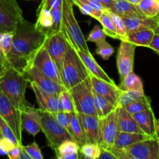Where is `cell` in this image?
Wrapping results in <instances>:
<instances>
[{
  "instance_id": "obj_18",
  "label": "cell",
  "mask_w": 159,
  "mask_h": 159,
  "mask_svg": "<svg viewBox=\"0 0 159 159\" xmlns=\"http://www.w3.org/2000/svg\"><path fill=\"white\" fill-rule=\"evenodd\" d=\"M90 76L94 91L107 99L112 105L116 107L119 92L118 86H117L115 83L106 82L91 75H90Z\"/></svg>"
},
{
  "instance_id": "obj_36",
  "label": "cell",
  "mask_w": 159,
  "mask_h": 159,
  "mask_svg": "<svg viewBox=\"0 0 159 159\" xmlns=\"http://www.w3.org/2000/svg\"><path fill=\"white\" fill-rule=\"evenodd\" d=\"M62 7H57L51 10L52 15V26L47 34V37L53 34L62 31Z\"/></svg>"
},
{
  "instance_id": "obj_44",
  "label": "cell",
  "mask_w": 159,
  "mask_h": 159,
  "mask_svg": "<svg viewBox=\"0 0 159 159\" xmlns=\"http://www.w3.org/2000/svg\"><path fill=\"white\" fill-rule=\"evenodd\" d=\"M106 37L105 34L103 31L102 28L98 25H95L92 30L89 34L88 37L87 38V41L93 42V43H98V42L101 41V40H105Z\"/></svg>"
},
{
  "instance_id": "obj_5",
  "label": "cell",
  "mask_w": 159,
  "mask_h": 159,
  "mask_svg": "<svg viewBox=\"0 0 159 159\" xmlns=\"http://www.w3.org/2000/svg\"><path fill=\"white\" fill-rule=\"evenodd\" d=\"M109 150L118 159H159L157 138L139 141L125 148H111Z\"/></svg>"
},
{
  "instance_id": "obj_25",
  "label": "cell",
  "mask_w": 159,
  "mask_h": 159,
  "mask_svg": "<svg viewBox=\"0 0 159 159\" xmlns=\"http://www.w3.org/2000/svg\"><path fill=\"white\" fill-rule=\"evenodd\" d=\"M149 136L143 134H137V133H129V132H118L116 138L115 140L113 146L112 148L117 149L125 148L129 145L139 142V141H144V140L149 139Z\"/></svg>"
},
{
  "instance_id": "obj_9",
  "label": "cell",
  "mask_w": 159,
  "mask_h": 159,
  "mask_svg": "<svg viewBox=\"0 0 159 159\" xmlns=\"http://www.w3.org/2000/svg\"><path fill=\"white\" fill-rule=\"evenodd\" d=\"M0 116L7 123L13 131L19 143L22 144L21 112L16 108L0 89Z\"/></svg>"
},
{
  "instance_id": "obj_32",
  "label": "cell",
  "mask_w": 159,
  "mask_h": 159,
  "mask_svg": "<svg viewBox=\"0 0 159 159\" xmlns=\"http://www.w3.org/2000/svg\"><path fill=\"white\" fill-rule=\"evenodd\" d=\"M137 6L147 18L157 17L159 13V0H141Z\"/></svg>"
},
{
  "instance_id": "obj_35",
  "label": "cell",
  "mask_w": 159,
  "mask_h": 159,
  "mask_svg": "<svg viewBox=\"0 0 159 159\" xmlns=\"http://www.w3.org/2000/svg\"><path fill=\"white\" fill-rule=\"evenodd\" d=\"M144 95V93H142V92L123 91V90L119 89L116 107H125Z\"/></svg>"
},
{
  "instance_id": "obj_46",
  "label": "cell",
  "mask_w": 159,
  "mask_h": 159,
  "mask_svg": "<svg viewBox=\"0 0 159 159\" xmlns=\"http://www.w3.org/2000/svg\"><path fill=\"white\" fill-rule=\"evenodd\" d=\"M63 0H41L39 6L49 10L57 7H62Z\"/></svg>"
},
{
  "instance_id": "obj_58",
  "label": "cell",
  "mask_w": 159,
  "mask_h": 159,
  "mask_svg": "<svg viewBox=\"0 0 159 159\" xmlns=\"http://www.w3.org/2000/svg\"><path fill=\"white\" fill-rule=\"evenodd\" d=\"M93 1H95L97 2H99L101 3V4H102V0H93Z\"/></svg>"
},
{
  "instance_id": "obj_26",
  "label": "cell",
  "mask_w": 159,
  "mask_h": 159,
  "mask_svg": "<svg viewBox=\"0 0 159 159\" xmlns=\"http://www.w3.org/2000/svg\"><path fill=\"white\" fill-rule=\"evenodd\" d=\"M154 34L155 33H154V30H138L130 33V34H127L125 40H126L137 47L149 48Z\"/></svg>"
},
{
  "instance_id": "obj_22",
  "label": "cell",
  "mask_w": 159,
  "mask_h": 159,
  "mask_svg": "<svg viewBox=\"0 0 159 159\" xmlns=\"http://www.w3.org/2000/svg\"><path fill=\"white\" fill-rule=\"evenodd\" d=\"M117 117H118V130L129 133L143 134L140 128L132 115L129 113L124 107H116Z\"/></svg>"
},
{
  "instance_id": "obj_24",
  "label": "cell",
  "mask_w": 159,
  "mask_h": 159,
  "mask_svg": "<svg viewBox=\"0 0 159 159\" xmlns=\"http://www.w3.org/2000/svg\"><path fill=\"white\" fill-rule=\"evenodd\" d=\"M59 159H79L80 146L73 140H65L54 150Z\"/></svg>"
},
{
  "instance_id": "obj_33",
  "label": "cell",
  "mask_w": 159,
  "mask_h": 159,
  "mask_svg": "<svg viewBox=\"0 0 159 159\" xmlns=\"http://www.w3.org/2000/svg\"><path fill=\"white\" fill-rule=\"evenodd\" d=\"M124 107L129 113L134 114V113H139V112L143 111L147 109L151 108V99L147 96H141L139 99L132 101L130 103L126 105Z\"/></svg>"
},
{
  "instance_id": "obj_30",
  "label": "cell",
  "mask_w": 159,
  "mask_h": 159,
  "mask_svg": "<svg viewBox=\"0 0 159 159\" xmlns=\"http://www.w3.org/2000/svg\"><path fill=\"white\" fill-rule=\"evenodd\" d=\"M93 96L94 102V107L97 112V116H98V117L100 118V119L107 116L108 113H110L111 112L113 111L115 109V107H116L114 105H112L111 102H109L106 99H104V97H102V96H100L99 94H98V93H97L96 92L94 91V90Z\"/></svg>"
},
{
  "instance_id": "obj_42",
  "label": "cell",
  "mask_w": 159,
  "mask_h": 159,
  "mask_svg": "<svg viewBox=\"0 0 159 159\" xmlns=\"http://www.w3.org/2000/svg\"><path fill=\"white\" fill-rule=\"evenodd\" d=\"M54 116L55 120L65 129L70 135L72 136V128H71V120H70V113L64 111L51 113Z\"/></svg>"
},
{
  "instance_id": "obj_20",
  "label": "cell",
  "mask_w": 159,
  "mask_h": 159,
  "mask_svg": "<svg viewBox=\"0 0 159 159\" xmlns=\"http://www.w3.org/2000/svg\"><path fill=\"white\" fill-rule=\"evenodd\" d=\"M108 10L123 18H146L138 6L126 0H115Z\"/></svg>"
},
{
  "instance_id": "obj_4",
  "label": "cell",
  "mask_w": 159,
  "mask_h": 159,
  "mask_svg": "<svg viewBox=\"0 0 159 159\" xmlns=\"http://www.w3.org/2000/svg\"><path fill=\"white\" fill-rule=\"evenodd\" d=\"M62 30L69 43L76 51L89 52L87 40L84 37L73 12L72 0H63L62 2Z\"/></svg>"
},
{
  "instance_id": "obj_50",
  "label": "cell",
  "mask_w": 159,
  "mask_h": 159,
  "mask_svg": "<svg viewBox=\"0 0 159 159\" xmlns=\"http://www.w3.org/2000/svg\"><path fill=\"white\" fill-rule=\"evenodd\" d=\"M148 48L153 50V51H155L157 54H159V35L158 34H154L152 41H151V44H150L149 48Z\"/></svg>"
},
{
  "instance_id": "obj_45",
  "label": "cell",
  "mask_w": 159,
  "mask_h": 159,
  "mask_svg": "<svg viewBox=\"0 0 159 159\" xmlns=\"http://www.w3.org/2000/svg\"><path fill=\"white\" fill-rule=\"evenodd\" d=\"M23 149L27 152L28 155L31 156V159H43V155L41 153L40 148L37 145L36 141H34L28 145L23 146Z\"/></svg>"
},
{
  "instance_id": "obj_54",
  "label": "cell",
  "mask_w": 159,
  "mask_h": 159,
  "mask_svg": "<svg viewBox=\"0 0 159 159\" xmlns=\"http://www.w3.org/2000/svg\"><path fill=\"white\" fill-rule=\"evenodd\" d=\"M126 1L129 2H130V3H132V4L137 6V5H138L139 3L141 2V0H126Z\"/></svg>"
},
{
  "instance_id": "obj_16",
  "label": "cell",
  "mask_w": 159,
  "mask_h": 159,
  "mask_svg": "<svg viewBox=\"0 0 159 159\" xmlns=\"http://www.w3.org/2000/svg\"><path fill=\"white\" fill-rule=\"evenodd\" d=\"M29 83L35 95L39 109L41 111L49 112V113L62 111L59 95L47 94L41 91L34 82H29Z\"/></svg>"
},
{
  "instance_id": "obj_56",
  "label": "cell",
  "mask_w": 159,
  "mask_h": 159,
  "mask_svg": "<svg viewBox=\"0 0 159 159\" xmlns=\"http://www.w3.org/2000/svg\"><path fill=\"white\" fill-rule=\"evenodd\" d=\"M154 33H155V34H158V35H159V19H157V27H156L155 29L154 30Z\"/></svg>"
},
{
  "instance_id": "obj_40",
  "label": "cell",
  "mask_w": 159,
  "mask_h": 159,
  "mask_svg": "<svg viewBox=\"0 0 159 159\" xmlns=\"http://www.w3.org/2000/svg\"><path fill=\"white\" fill-rule=\"evenodd\" d=\"M108 10V9H107ZM109 15L111 16L112 19V21H113L114 26H115V30H116L117 34L118 36V40H125L126 35H127V33H126V26H125V23L123 22V18L119 16L116 15V14L113 13V12H110L109 10H108Z\"/></svg>"
},
{
  "instance_id": "obj_10",
  "label": "cell",
  "mask_w": 159,
  "mask_h": 159,
  "mask_svg": "<svg viewBox=\"0 0 159 159\" xmlns=\"http://www.w3.org/2000/svg\"><path fill=\"white\" fill-rule=\"evenodd\" d=\"M30 66H34L45 76L62 85L60 72L45 48V43L34 54Z\"/></svg>"
},
{
  "instance_id": "obj_8",
  "label": "cell",
  "mask_w": 159,
  "mask_h": 159,
  "mask_svg": "<svg viewBox=\"0 0 159 159\" xmlns=\"http://www.w3.org/2000/svg\"><path fill=\"white\" fill-rule=\"evenodd\" d=\"M23 19L22 9L16 0H0V33L13 32Z\"/></svg>"
},
{
  "instance_id": "obj_6",
  "label": "cell",
  "mask_w": 159,
  "mask_h": 159,
  "mask_svg": "<svg viewBox=\"0 0 159 159\" xmlns=\"http://www.w3.org/2000/svg\"><path fill=\"white\" fill-rule=\"evenodd\" d=\"M69 91L73 98L76 113L97 116L90 75L83 82L70 89Z\"/></svg>"
},
{
  "instance_id": "obj_1",
  "label": "cell",
  "mask_w": 159,
  "mask_h": 159,
  "mask_svg": "<svg viewBox=\"0 0 159 159\" xmlns=\"http://www.w3.org/2000/svg\"><path fill=\"white\" fill-rule=\"evenodd\" d=\"M46 38V34L36 29L34 23L26 21L24 18L20 20L13 31L12 49L6 57L8 65L25 73Z\"/></svg>"
},
{
  "instance_id": "obj_3",
  "label": "cell",
  "mask_w": 159,
  "mask_h": 159,
  "mask_svg": "<svg viewBox=\"0 0 159 159\" xmlns=\"http://www.w3.org/2000/svg\"><path fill=\"white\" fill-rule=\"evenodd\" d=\"M60 75L62 85L66 89L75 86L90 75L76 50L70 44L64 57Z\"/></svg>"
},
{
  "instance_id": "obj_2",
  "label": "cell",
  "mask_w": 159,
  "mask_h": 159,
  "mask_svg": "<svg viewBox=\"0 0 159 159\" xmlns=\"http://www.w3.org/2000/svg\"><path fill=\"white\" fill-rule=\"evenodd\" d=\"M27 83L26 75L10 66L3 71L0 77V89L20 112L31 105L25 98Z\"/></svg>"
},
{
  "instance_id": "obj_55",
  "label": "cell",
  "mask_w": 159,
  "mask_h": 159,
  "mask_svg": "<svg viewBox=\"0 0 159 159\" xmlns=\"http://www.w3.org/2000/svg\"><path fill=\"white\" fill-rule=\"evenodd\" d=\"M155 129H156V132H157V134H159V119H156L155 120Z\"/></svg>"
},
{
  "instance_id": "obj_62",
  "label": "cell",
  "mask_w": 159,
  "mask_h": 159,
  "mask_svg": "<svg viewBox=\"0 0 159 159\" xmlns=\"http://www.w3.org/2000/svg\"><path fill=\"white\" fill-rule=\"evenodd\" d=\"M0 77H1V72H0Z\"/></svg>"
},
{
  "instance_id": "obj_31",
  "label": "cell",
  "mask_w": 159,
  "mask_h": 159,
  "mask_svg": "<svg viewBox=\"0 0 159 159\" xmlns=\"http://www.w3.org/2000/svg\"><path fill=\"white\" fill-rule=\"evenodd\" d=\"M98 21L102 26V30L107 37H112L114 39H118V36L117 34L116 30L114 26L113 21L109 15L107 9H104L101 13V16L98 19Z\"/></svg>"
},
{
  "instance_id": "obj_11",
  "label": "cell",
  "mask_w": 159,
  "mask_h": 159,
  "mask_svg": "<svg viewBox=\"0 0 159 159\" xmlns=\"http://www.w3.org/2000/svg\"><path fill=\"white\" fill-rule=\"evenodd\" d=\"M45 46L60 72L62 68L64 57L70 47V43L65 34L62 31H60L49 36L46 38Z\"/></svg>"
},
{
  "instance_id": "obj_59",
  "label": "cell",
  "mask_w": 159,
  "mask_h": 159,
  "mask_svg": "<svg viewBox=\"0 0 159 159\" xmlns=\"http://www.w3.org/2000/svg\"><path fill=\"white\" fill-rule=\"evenodd\" d=\"M3 138V136H2V131H1V128H0V140L2 139V138Z\"/></svg>"
},
{
  "instance_id": "obj_21",
  "label": "cell",
  "mask_w": 159,
  "mask_h": 159,
  "mask_svg": "<svg viewBox=\"0 0 159 159\" xmlns=\"http://www.w3.org/2000/svg\"><path fill=\"white\" fill-rule=\"evenodd\" d=\"M76 51H77L80 57L81 58L83 63L84 64V65L87 68V71H89L90 75L95 76V77L98 78V79H102L104 81H106V82H111V83H115L114 81L106 74L105 71L98 65V63L96 61L94 57L92 56V54H90V51L87 52V51H81V50Z\"/></svg>"
},
{
  "instance_id": "obj_13",
  "label": "cell",
  "mask_w": 159,
  "mask_h": 159,
  "mask_svg": "<svg viewBox=\"0 0 159 159\" xmlns=\"http://www.w3.org/2000/svg\"><path fill=\"white\" fill-rule=\"evenodd\" d=\"M136 48L137 46L126 40L120 42L116 56V65L121 80L133 71Z\"/></svg>"
},
{
  "instance_id": "obj_34",
  "label": "cell",
  "mask_w": 159,
  "mask_h": 159,
  "mask_svg": "<svg viewBox=\"0 0 159 159\" xmlns=\"http://www.w3.org/2000/svg\"><path fill=\"white\" fill-rule=\"evenodd\" d=\"M101 152V146L98 143L87 142L80 148V158L86 159H98Z\"/></svg>"
},
{
  "instance_id": "obj_15",
  "label": "cell",
  "mask_w": 159,
  "mask_h": 159,
  "mask_svg": "<svg viewBox=\"0 0 159 159\" xmlns=\"http://www.w3.org/2000/svg\"><path fill=\"white\" fill-rule=\"evenodd\" d=\"M42 111L30 105L21 110L22 129L29 134L36 136L41 130Z\"/></svg>"
},
{
  "instance_id": "obj_14",
  "label": "cell",
  "mask_w": 159,
  "mask_h": 159,
  "mask_svg": "<svg viewBox=\"0 0 159 159\" xmlns=\"http://www.w3.org/2000/svg\"><path fill=\"white\" fill-rule=\"evenodd\" d=\"M24 74L27 78L28 82H34L41 91L47 94L59 95L63 90L66 89L63 85L45 76L34 66H30Z\"/></svg>"
},
{
  "instance_id": "obj_39",
  "label": "cell",
  "mask_w": 159,
  "mask_h": 159,
  "mask_svg": "<svg viewBox=\"0 0 159 159\" xmlns=\"http://www.w3.org/2000/svg\"><path fill=\"white\" fill-rule=\"evenodd\" d=\"M96 50H95L96 54L101 56L105 61L108 60L115 52L113 47L110 43H108L105 40L96 43Z\"/></svg>"
},
{
  "instance_id": "obj_27",
  "label": "cell",
  "mask_w": 159,
  "mask_h": 159,
  "mask_svg": "<svg viewBox=\"0 0 159 159\" xmlns=\"http://www.w3.org/2000/svg\"><path fill=\"white\" fill-rule=\"evenodd\" d=\"M37 21L34 23L36 29L45 33L47 35L52 26V15H51V10L38 6L37 10Z\"/></svg>"
},
{
  "instance_id": "obj_48",
  "label": "cell",
  "mask_w": 159,
  "mask_h": 159,
  "mask_svg": "<svg viewBox=\"0 0 159 159\" xmlns=\"http://www.w3.org/2000/svg\"><path fill=\"white\" fill-rule=\"evenodd\" d=\"M20 152H21V145H17L11 149L6 155L10 159H20Z\"/></svg>"
},
{
  "instance_id": "obj_57",
  "label": "cell",
  "mask_w": 159,
  "mask_h": 159,
  "mask_svg": "<svg viewBox=\"0 0 159 159\" xmlns=\"http://www.w3.org/2000/svg\"><path fill=\"white\" fill-rule=\"evenodd\" d=\"M157 145H158V155H159V134H157Z\"/></svg>"
},
{
  "instance_id": "obj_51",
  "label": "cell",
  "mask_w": 159,
  "mask_h": 159,
  "mask_svg": "<svg viewBox=\"0 0 159 159\" xmlns=\"http://www.w3.org/2000/svg\"><path fill=\"white\" fill-rule=\"evenodd\" d=\"M8 66H9V65H8L7 61H6V57H5L2 54V53L0 51V72H1V74Z\"/></svg>"
},
{
  "instance_id": "obj_47",
  "label": "cell",
  "mask_w": 159,
  "mask_h": 159,
  "mask_svg": "<svg viewBox=\"0 0 159 159\" xmlns=\"http://www.w3.org/2000/svg\"><path fill=\"white\" fill-rule=\"evenodd\" d=\"M17 144H14L12 141L6 138H2L0 140V151L2 153L7 154L11 149L13 148L16 147Z\"/></svg>"
},
{
  "instance_id": "obj_53",
  "label": "cell",
  "mask_w": 159,
  "mask_h": 159,
  "mask_svg": "<svg viewBox=\"0 0 159 159\" xmlns=\"http://www.w3.org/2000/svg\"><path fill=\"white\" fill-rule=\"evenodd\" d=\"M115 0H102V6L105 9H108Z\"/></svg>"
},
{
  "instance_id": "obj_17",
  "label": "cell",
  "mask_w": 159,
  "mask_h": 159,
  "mask_svg": "<svg viewBox=\"0 0 159 159\" xmlns=\"http://www.w3.org/2000/svg\"><path fill=\"white\" fill-rule=\"evenodd\" d=\"M77 114L80 122L84 129L87 142L100 144L101 142L100 118L94 115L84 114L80 113H77Z\"/></svg>"
},
{
  "instance_id": "obj_41",
  "label": "cell",
  "mask_w": 159,
  "mask_h": 159,
  "mask_svg": "<svg viewBox=\"0 0 159 159\" xmlns=\"http://www.w3.org/2000/svg\"><path fill=\"white\" fill-rule=\"evenodd\" d=\"M13 42V32L3 33L2 37L0 40V51L6 57L12 49Z\"/></svg>"
},
{
  "instance_id": "obj_29",
  "label": "cell",
  "mask_w": 159,
  "mask_h": 159,
  "mask_svg": "<svg viewBox=\"0 0 159 159\" xmlns=\"http://www.w3.org/2000/svg\"><path fill=\"white\" fill-rule=\"evenodd\" d=\"M70 120H71V128H72V138L73 141L77 143L80 148L87 143L85 134L82 125L80 122L78 114L76 112L70 113Z\"/></svg>"
},
{
  "instance_id": "obj_7",
  "label": "cell",
  "mask_w": 159,
  "mask_h": 159,
  "mask_svg": "<svg viewBox=\"0 0 159 159\" xmlns=\"http://www.w3.org/2000/svg\"><path fill=\"white\" fill-rule=\"evenodd\" d=\"M41 130L45 134L48 145L53 151L65 140H73L70 134L55 120L52 113L49 112L42 111Z\"/></svg>"
},
{
  "instance_id": "obj_38",
  "label": "cell",
  "mask_w": 159,
  "mask_h": 159,
  "mask_svg": "<svg viewBox=\"0 0 159 159\" xmlns=\"http://www.w3.org/2000/svg\"><path fill=\"white\" fill-rule=\"evenodd\" d=\"M59 99L62 105V111L66 113H73L76 112L73 98L70 94L69 89H65L59 94Z\"/></svg>"
},
{
  "instance_id": "obj_60",
  "label": "cell",
  "mask_w": 159,
  "mask_h": 159,
  "mask_svg": "<svg viewBox=\"0 0 159 159\" xmlns=\"http://www.w3.org/2000/svg\"><path fill=\"white\" fill-rule=\"evenodd\" d=\"M2 34H3V33H0V40H1L2 37Z\"/></svg>"
},
{
  "instance_id": "obj_12",
  "label": "cell",
  "mask_w": 159,
  "mask_h": 159,
  "mask_svg": "<svg viewBox=\"0 0 159 159\" xmlns=\"http://www.w3.org/2000/svg\"><path fill=\"white\" fill-rule=\"evenodd\" d=\"M100 127H101L100 146L102 148L110 149L113 146L115 138L119 132L116 107L107 116L100 119Z\"/></svg>"
},
{
  "instance_id": "obj_49",
  "label": "cell",
  "mask_w": 159,
  "mask_h": 159,
  "mask_svg": "<svg viewBox=\"0 0 159 159\" xmlns=\"http://www.w3.org/2000/svg\"><path fill=\"white\" fill-rule=\"evenodd\" d=\"M99 159H118L117 157L111 152L109 149H105L101 148V152H100Z\"/></svg>"
},
{
  "instance_id": "obj_19",
  "label": "cell",
  "mask_w": 159,
  "mask_h": 159,
  "mask_svg": "<svg viewBox=\"0 0 159 159\" xmlns=\"http://www.w3.org/2000/svg\"><path fill=\"white\" fill-rule=\"evenodd\" d=\"M132 116L145 134L150 138H157V132L155 129L156 118L151 107L143 111L134 113Z\"/></svg>"
},
{
  "instance_id": "obj_23",
  "label": "cell",
  "mask_w": 159,
  "mask_h": 159,
  "mask_svg": "<svg viewBox=\"0 0 159 159\" xmlns=\"http://www.w3.org/2000/svg\"><path fill=\"white\" fill-rule=\"evenodd\" d=\"M123 18V17H122ZM126 33L135 32L143 30H154L157 26V17L154 18H123Z\"/></svg>"
},
{
  "instance_id": "obj_28",
  "label": "cell",
  "mask_w": 159,
  "mask_h": 159,
  "mask_svg": "<svg viewBox=\"0 0 159 159\" xmlns=\"http://www.w3.org/2000/svg\"><path fill=\"white\" fill-rule=\"evenodd\" d=\"M118 88L123 91H138L144 93L141 79L137 75L133 73V71L129 73L124 79H122Z\"/></svg>"
},
{
  "instance_id": "obj_61",
  "label": "cell",
  "mask_w": 159,
  "mask_h": 159,
  "mask_svg": "<svg viewBox=\"0 0 159 159\" xmlns=\"http://www.w3.org/2000/svg\"><path fill=\"white\" fill-rule=\"evenodd\" d=\"M157 19H159V13H158V15L157 16Z\"/></svg>"
},
{
  "instance_id": "obj_37",
  "label": "cell",
  "mask_w": 159,
  "mask_h": 159,
  "mask_svg": "<svg viewBox=\"0 0 159 159\" xmlns=\"http://www.w3.org/2000/svg\"><path fill=\"white\" fill-rule=\"evenodd\" d=\"M72 2H73V5H75V6L79 8L80 10L81 11L83 14L92 17V18L95 19L97 20H98V19L101 16V13L103 12V11L96 10L90 5L82 1V0H72Z\"/></svg>"
},
{
  "instance_id": "obj_43",
  "label": "cell",
  "mask_w": 159,
  "mask_h": 159,
  "mask_svg": "<svg viewBox=\"0 0 159 159\" xmlns=\"http://www.w3.org/2000/svg\"><path fill=\"white\" fill-rule=\"evenodd\" d=\"M0 128H1V131L2 134L3 138H8V139L12 141L17 145H22V144L19 143L18 140L16 138L13 131L12 130L11 127H9V124L3 120V118L1 116H0Z\"/></svg>"
},
{
  "instance_id": "obj_52",
  "label": "cell",
  "mask_w": 159,
  "mask_h": 159,
  "mask_svg": "<svg viewBox=\"0 0 159 159\" xmlns=\"http://www.w3.org/2000/svg\"><path fill=\"white\" fill-rule=\"evenodd\" d=\"M20 159H31V156L27 154V152L23 149V144L21 145V152H20Z\"/></svg>"
}]
</instances>
